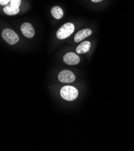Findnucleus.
Listing matches in <instances>:
<instances>
[{
	"mask_svg": "<svg viewBox=\"0 0 134 151\" xmlns=\"http://www.w3.org/2000/svg\"><path fill=\"white\" fill-rule=\"evenodd\" d=\"M60 93L63 99L68 101L75 100L79 95L78 89L76 87L71 86H64L61 89Z\"/></svg>",
	"mask_w": 134,
	"mask_h": 151,
	"instance_id": "1",
	"label": "nucleus"
},
{
	"mask_svg": "<svg viewBox=\"0 0 134 151\" xmlns=\"http://www.w3.org/2000/svg\"><path fill=\"white\" fill-rule=\"evenodd\" d=\"M75 27L72 23L68 22L63 25L56 33L57 37L59 39H65L70 36L74 32Z\"/></svg>",
	"mask_w": 134,
	"mask_h": 151,
	"instance_id": "2",
	"label": "nucleus"
},
{
	"mask_svg": "<svg viewBox=\"0 0 134 151\" xmlns=\"http://www.w3.org/2000/svg\"><path fill=\"white\" fill-rule=\"evenodd\" d=\"M1 35L3 39H4V40L10 45L16 44L19 41V37L18 35L11 29H4Z\"/></svg>",
	"mask_w": 134,
	"mask_h": 151,
	"instance_id": "3",
	"label": "nucleus"
},
{
	"mask_svg": "<svg viewBox=\"0 0 134 151\" xmlns=\"http://www.w3.org/2000/svg\"><path fill=\"white\" fill-rule=\"evenodd\" d=\"M58 79L62 83H71L76 80L74 73L69 70H64L58 75Z\"/></svg>",
	"mask_w": 134,
	"mask_h": 151,
	"instance_id": "4",
	"label": "nucleus"
},
{
	"mask_svg": "<svg viewBox=\"0 0 134 151\" xmlns=\"http://www.w3.org/2000/svg\"><path fill=\"white\" fill-rule=\"evenodd\" d=\"M80 60V57L74 52H68L64 56V62L68 65H76Z\"/></svg>",
	"mask_w": 134,
	"mask_h": 151,
	"instance_id": "5",
	"label": "nucleus"
},
{
	"mask_svg": "<svg viewBox=\"0 0 134 151\" xmlns=\"http://www.w3.org/2000/svg\"><path fill=\"white\" fill-rule=\"evenodd\" d=\"M21 31L22 35L27 38H32L35 35V29L31 24L28 22H25L22 24Z\"/></svg>",
	"mask_w": 134,
	"mask_h": 151,
	"instance_id": "6",
	"label": "nucleus"
},
{
	"mask_svg": "<svg viewBox=\"0 0 134 151\" xmlns=\"http://www.w3.org/2000/svg\"><path fill=\"white\" fill-rule=\"evenodd\" d=\"M91 34H92V31L91 29H89V28L83 29L76 34L75 36H74V40H75L76 42H79L83 40L86 37L91 35Z\"/></svg>",
	"mask_w": 134,
	"mask_h": 151,
	"instance_id": "7",
	"label": "nucleus"
},
{
	"mask_svg": "<svg viewBox=\"0 0 134 151\" xmlns=\"http://www.w3.org/2000/svg\"><path fill=\"white\" fill-rule=\"evenodd\" d=\"M91 48V43L89 41H84L80 43L76 48L78 54H84L87 52Z\"/></svg>",
	"mask_w": 134,
	"mask_h": 151,
	"instance_id": "8",
	"label": "nucleus"
},
{
	"mask_svg": "<svg viewBox=\"0 0 134 151\" xmlns=\"http://www.w3.org/2000/svg\"><path fill=\"white\" fill-rule=\"evenodd\" d=\"M51 13L53 17L56 19H59L63 17L64 11L61 7L59 6H54L51 10Z\"/></svg>",
	"mask_w": 134,
	"mask_h": 151,
	"instance_id": "9",
	"label": "nucleus"
},
{
	"mask_svg": "<svg viewBox=\"0 0 134 151\" xmlns=\"http://www.w3.org/2000/svg\"><path fill=\"white\" fill-rule=\"evenodd\" d=\"M4 12L8 15H15L20 12V8H15L12 7L10 4L5 6L3 9Z\"/></svg>",
	"mask_w": 134,
	"mask_h": 151,
	"instance_id": "10",
	"label": "nucleus"
},
{
	"mask_svg": "<svg viewBox=\"0 0 134 151\" xmlns=\"http://www.w3.org/2000/svg\"><path fill=\"white\" fill-rule=\"evenodd\" d=\"M10 5L15 8H20L21 3V0H10Z\"/></svg>",
	"mask_w": 134,
	"mask_h": 151,
	"instance_id": "11",
	"label": "nucleus"
},
{
	"mask_svg": "<svg viewBox=\"0 0 134 151\" xmlns=\"http://www.w3.org/2000/svg\"><path fill=\"white\" fill-rule=\"evenodd\" d=\"M10 1V0H0V4H1V6H6Z\"/></svg>",
	"mask_w": 134,
	"mask_h": 151,
	"instance_id": "12",
	"label": "nucleus"
},
{
	"mask_svg": "<svg viewBox=\"0 0 134 151\" xmlns=\"http://www.w3.org/2000/svg\"><path fill=\"white\" fill-rule=\"evenodd\" d=\"M91 1L93 2H94V3H99V2L101 1H103V0H91Z\"/></svg>",
	"mask_w": 134,
	"mask_h": 151,
	"instance_id": "13",
	"label": "nucleus"
}]
</instances>
